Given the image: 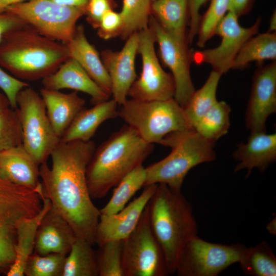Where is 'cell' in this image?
I'll use <instances>...</instances> for the list:
<instances>
[{
  "instance_id": "f6af8a7d",
  "label": "cell",
  "mask_w": 276,
  "mask_h": 276,
  "mask_svg": "<svg viewBox=\"0 0 276 276\" xmlns=\"http://www.w3.org/2000/svg\"><path fill=\"white\" fill-rule=\"evenodd\" d=\"M27 0H0V13L5 12L10 6Z\"/></svg>"
},
{
  "instance_id": "8992f818",
  "label": "cell",
  "mask_w": 276,
  "mask_h": 276,
  "mask_svg": "<svg viewBox=\"0 0 276 276\" xmlns=\"http://www.w3.org/2000/svg\"><path fill=\"white\" fill-rule=\"evenodd\" d=\"M118 116L151 144H160L170 133L194 129L183 108L174 98L151 101L127 99L121 105Z\"/></svg>"
},
{
  "instance_id": "f1b7e54d",
  "label": "cell",
  "mask_w": 276,
  "mask_h": 276,
  "mask_svg": "<svg viewBox=\"0 0 276 276\" xmlns=\"http://www.w3.org/2000/svg\"><path fill=\"white\" fill-rule=\"evenodd\" d=\"M146 180L145 168L141 164L124 176L116 185L107 204L100 210V215H109L123 209Z\"/></svg>"
},
{
  "instance_id": "ee69618b",
  "label": "cell",
  "mask_w": 276,
  "mask_h": 276,
  "mask_svg": "<svg viewBox=\"0 0 276 276\" xmlns=\"http://www.w3.org/2000/svg\"><path fill=\"white\" fill-rule=\"evenodd\" d=\"M53 2L64 6L78 8L84 12L89 0H52Z\"/></svg>"
},
{
  "instance_id": "5bb4252c",
  "label": "cell",
  "mask_w": 276,
  "mask_h": 276,
  "mask_svg": "<svg viewBox=\"0 0 276 276\" xmlns=\"http://www.w3.org/2000/svg\"><path fill=\"white\" fill-rule=\"evenodd\" d=\"M149 26L154 34L160 58L173 78L174 99L183 108L195 90L190 75L192 52L189 42L166 32L151 15Z\"/></svg>"
},
{
  "instance_id": "4fadbf2b",
  "label": "cell",
  "mask_w": 276,
  "mask_h": 276,
  "mask_svg": "<svg viewBox=\"0 0 276 276\" xmlns=\"http://www.w3.org/2000/svg\"><path fill=\"white\" fill-rule=\"evenodd\" d=\"M261 19L254 25L244 28L238 21V17L228 11L217 26L215 35L221 38L220 43L213 49L192 53V62L197 64L207 63L221 75L232 69L234 60L244 44L258 32Z\"/></svg>"
},
{
  "instance_id": "ab89813d",
  "label": "cell",
  "mask_w": 276,
  "mask_h": 276,
  "mask_svg": "<svg viewBox=\"0 0 276 276\" xmlns=\"http://www.w3.org/2000/svg\"><path fill=\"white\" fill-rule=\"evenodd\" d=\"M115 0H89L85 14L86 20L94 29H97L104 14L116 7Z\"/></svg>"
},
{
  "instance_id": "7bdbcfd3",
  "label": "cell",
  "mask_w": 276,
  "mask_h": 276,
  "mask_svg": "<svg viewBox=\"0 0 276 276\" xmlns=\"http://www.w3.org/2000/svg\"><path fill=\"white\" fill-rule=\"evenodd\" d=\"M254 0H230L228 11L238 17L247 13L252 7Z\"/></svg>"
},
{
  "instance_id": "30bf717a",
  "label": "cell",
  "mask_w": 276,
  "mask_h": 276,
  "mask_svg": "<svg viewBox=\"0 0 276 276\" xmlns=\"http://www.w3.org/2000/svg\"><path fill=\"white\" fill-rule=\"evenodd\" d=\"M124 276H166L169 274L163 250L152 231L148 203L134 230L124 240Z\"/></svg>"
},
{
  "instance_id": "c3c4849f",
  "label": "cell",
  "mask_w": 276,
  "mask_h": 276,
  "mask_svg": "<svg viewBox=\"0 0 276 276\" xmlns=\"http://www.w3.org/2000/svg\"><path fill=\"white\" fill-rule=\"evenodd\" d=\"M151 2L154 1V0H150Z\"/></svg>"
},
{
  "instance_id": "e575fe53",
  "label": "cell",
  "mask_w": 276,
  "mask_h": 276,
  "mask_svg": "<svg viewBox=\"0 0 276 276\" xmlns=\"http://www.w3.org/2000/svg\"><path fill=\"white\" fill-rule=\"evenodd\" d=\"M66 256L59 254L40 255L33 252L25 268L26 276H62Z\"/></svg>"
},
{
  "instance_id": "4dcf8cb0",
  "label": "cell",
  "mask_w": 276,
  "mask_h": 276,
  "mask_svg": "<svg viewBox=\"0 0 276 276\" xmlns=\"http://www.w3.org/2000/svg\"><path fill=\"white\" fill-rule=\"evenodd\" d=\"M242 271L252 276H275L276 257L265 241L247 247L239 263Z\"/></svg>"
},
{
  "instance_id": "9c48e42d",
  "label": "cell",
  "mask_w": 276,
  "mask_h": 276,
  "mask_svg": "<svg viewBox=\"0 0 276 276\" xmlns=\"http://www.w3.org/2000/svg\"><path fill=\"white\" fill-rule=\"evenodd\" d=\"M16 101L22 145L40 165L47 162L60 139L49 120L40 95L36 90L30 86L24 88L19 92Z\"/></svg>"
},
{
  "instance_id": "83f0119b",
  "label": "cell",
  "mask_w": 276,
  "mask_h": 276,
  "mask_svg": "<svg viewBox=\"0 0 276 276\" xmlns=\"http://www.w3.org/2000/svg\"><path fill=\"white\" fill-rule=\"evenodd\" d=\"M276 59V34L266 32L253 36L242 46L233 63L232 69H242L248 63H259Z\"/></svg>"
},
{
  "instance_id": "60d3db41",
  "label": "cell",
  "mask_w": 276,
  "mask_h": 276,
  "mask_svg": "<svg viewBox=\"0 0 276 276\" xmlns=\"http://www.w3.org/2000/svg\"><path fill=\"white\" fill-rule=\"evenodd\" d=\"M209 0H188L189 25L187 33L189 43L191 44L195 37L198 35L201 16L199 11L202 6Z\"/></svg>"
},
{
  "instance_id": "277c9868",
  "label": "cell",
  "mask_w": 276,
  "mask_h": 276,
  "mask_svg": "<svg viewBox=\"0 0 276 276\" xmlns=\"http://www.w3.org/2000/svg\"><path fill=\"white\" fill-rule=\"evenodd\" d=\"M148 205L152 231L164 252L169 273L173 274L180 250L197 235L192 206L181 191L164 183L157 184Z\"/></svg>"
},
{
  "instance_id": "ac0fdd59",
  "label": "cell",
  "mask_w": 276,
  "mask_h": 276,
  "mask_svg": "<svg viewBox=\"0 0 276 276\" xmlns=\"http://www.w3.org/2000/svg\"><path fill=\"white\" fill-rule=\"evenodd\" d=\"M76 237L67 221L51 205L38 226L34 252L66 256Z\"/></svg>"
},
{
  "instance_id": "8d00e7d4",
  "label": "cell",
  "mask_w": 276,
  "mask_h": 276,
  "mask_svg": "<svg viewBox=\"0 0 276 276\" xmlns=\"http://www.w3.org/2000/svg\"><path fill=\"white\" fill-rule=\"evenodd\" d=\"M22 135L17 108L0 113V152L21 145Z\"/></svg>"
},
{
  "instance_id": "7a4b0ae2",
  "label": "cell",
  "mask_w": 276,
  "mask_h": 276,
  "mask_svg": "<svg viewBox=\"0 0 276 276\" xmlns=\"http://www.w3.org/2000/svg\"><path fill=\"white\" fill-rule=\"evenodd\" d=\"M68 58L65 44L26 25L9 32L0 42V66L24 81L42 80Z\"/></svg>"
},
{
  "instance_id": "603a6c76",
  "label": "cell",
  "mask_w": 276,
  "mask_h": 276,
  "mask_svg": "<svg viewBox=\"0 0 276 276\" xmlns=\"http://www.w3.org/2000/svg\"><path fill=\"white\" fill-rule=\"evenodd\" d=\"M40 95L52 126L60 139L76 116L84 108L85 101L77 91L64 93L42 88Z\"/></svg>"
},
{
  "instance_id": "836d02e7",
  "label": "cell",
  "mask_w": 276,
  "mask_h": 276,
  "mask_svg": "<svg viewBox=\"0 0 276 276\" xmlns=\"http://www.w3.org/2000/svg\"><path fill=\"white\" fill-rule=\"evenodd\" d=\"M97 255L98 276H124L123 241H111L101 246Z\"/></svg>"
},
{
  "instance_id": "3957f363",
  "label": "cell",
  "mask_w": 276,
  "mask_h": 276,
  "mask_svg": "<svg viewBox=\"0 0 276 276\" xmlns=\"http://www.w3.org/2000/svg\"><path fill=\"white\" fill-rule=\"evenodd\" d=\"M146 142L129 125L123 126L95 151L87 165L86 179L92 199L106 196L110 189L151 153Z\"/></svg>"
},
{
  "instance_id": "b9f144b4",
  "label": "cell",
  "mask_w": 276,
  "mask_h": 276,
  "mask_svg": "<svg viewBox=\"0 0 276 276\" xmlns=\"http://www.w3.org/2000/svg\"><path fill=\"white\" fill-rule=\"evenodd\" d=\"M25 24L15 16L6 12L0 13V42L9 32Z\"/></svg>"
},
{
  "instance_id": "2e32d148",
  "label": "cell",
  "mask_w": 276,
  "mask_h": 276,
  "mask_svg": "<svg viewBox=\"0 0 276 276\" xmlns=\"http://www.w3.org/2000/svg\"><path fill=\"white\" fill-rule=\"evenodd\" d=\"M125 40L121 50L105 49L100 53L110 80L112 99L120 105L127 99L129 90L137 78L135 58L138 54L137 33L131 35Z\"/></svg>"
},
{
  "instance_id": "4316f807",
  "label": "cell",
  "mask_w": 276,
  "mask_h": 276,
  "mask_svg": "<svg viewBox=\"0 0 276 276\" xmlns=\"http://www.w3.org/2000/svg\"><path fill=\"white\" fill-rule=\"evenodd\" d=\"M93 246L76 237L66 256L62 276H98L97 255Z\"/></svg>"
},
{
  "instance_id": "8fae6325",
  "label": "cell",
  "mask_w": 276,
  "mask_h": 276,
  "mask_svg": "<svg viewBox=\"0 0 276 276\" xmlns=\"http://www.w3.org/2000/svg\"><path fill=\"white\" fill-rule=\"evenodd\" d=\"M247 247L241 244L211 243L195 236L178 255L175 273L179 276H217L242 260Z\"/></svg>"
},
{
  "instance_id": "44dd1931",
  "label": "cell",
  "mask_w": 276,
  "mask_h": 276,
  "mask_svg": "<svg viewBox=\"0 0 276 276\" xmlns=\"http://www.w3.org/2000/svg\"><path fill=\"white\" fill-rule=\"evenodd\" d=\"M65 44L69 57L74 59L104 91L111 96V85L109 75L100 54L88 40L83 26H77L73 38Z\"/></svg>"
},
{
  "instance_id": "d590c367",
  "label": "cell",
  "mask_w": 276,
  "mask_h": 276,
  "mask_svg": "<svg viewBox=\"0 0 276 276\" xmlns=\"http://www.w3.org/2000/svg\"><path fill=\"white\" fill-rule=\"evenodd\" d=\"M230 0H211L210 6L201 18L198 33V47L203 48L206 42L215 35L219 22L228 12Z\"/></svg>"
},
{
  "instance_id": "5b68a950",
  "label": "cell",
  "mask_w": 276,
  "mask_h": 276,
  "mask_svg": "<svg viewBox=\"0 0 276 276\" xmlns=\"http://www.w3.org/2000/svg\"><path fill=\"white\" fill-rule=\"evenodd\" d=\"M160 144L170 147L171 151L163 159L145 168L144 187L164 183L171 189L181 191L191 169L216 158L215 142L203 137L195 129L170 133Z\"/></svg>"
},
{
  "instance_id": "bcb514c9",
  "label": "cell",
  "mask_w": 276,
  "mask_h": 276,
  "mask_svg": "<svg viewBox=\"0 0 276 276\" xmlns=\"http://www.w3.org/2000/svg\"><path fill=\"white\" fill-rule=\"evenodd\" d=\"M11 107L9 100L4 94L0 92V113Z\"/></svg>"
},
{
  "instance_id": "7c38bea8",
  "label": "cell",
  "mask_w": 276,
  "mask_h": 276,
  "mask_svg": "<svg viewBox=\"0 0 276 276\" xmlns=\"http://www.w3.org/2000/svg\"><path fill=\"white\" fill-rule=\"evenodd\" d=\"M138 54L142 61L140 76L131 85L128 96L142 101H162L174 98L175 84L171 74L161 66L155 50V37L149 27L137 33Z\"/></svg>"
},
{
  "instance_id": "9a60e30c",
  "label": "cell",
  "mask_w": 276,
  "mask_h": 276,
  "mask_svg": "<svg viewBox=\"0 0 276 276\" xmlns=\"http://www.w3.org/2000/svg\"><path fill=\"white\" fill-rule=\"evenodd\" d=\"M276 112V63L255 72L245 111V125L250 132L266 131L269 116Z\"/></svg>"
},
{
  "instance_id": "6da1fadb",
  "label": "cell",
  "mask_w": 276,
  "mask_h": 276,
  "mask_svg": "<svg viewBox=\"0 0 276 276\" xmlns=\"http://www.w3.org/2000/svg\"><path fill=\"white\" fill-rule=\"evenodd\" d=\"M94 142H60L51 154L52 167L40 165L41 195L70 224L77 237L95 244L100 210L88 190L86 169L95 151Z\"/></svg>"
},
{
  "instance_id": "d6986e66",
  "label": "cell",
  "mask_w": 276,
  "mask_h": 276,
  "mask_svg": "<svg viewBox=\"0 0 276 276\" xmlns=\"http://www.w3.org/2000/svg\"><path fill=\"white\" fill-rule=\"evenodd\" d=\"M43 88L60 90L70 89L88 95L95 105L109 99L104 91L73 58H67L54 73L42 80Z\"/></svg>"
},
{
  "instance_id": "e0dca14e",
  "label": "cell",
  "mask_w": 276,
  "mask_h": 276,
  "mask_svg": "<svg viewBox=\"0 0 276 276\" xmlns=\"http://www.w3.org/2000/svg\"><path fill=\"white\" fill-rule=\"evenodd\" d=\"M157 184L146 187L141 194L118 213L100 215L95 244L98 246L111 241H123L136 226L142 214L155 193Z\"/></svg>"
},
{
  "instance_id": "ba28073f",
  "label": "cell",
  "mask_w": 276,
  "mask_h": 276,
  "mask_svg": "<svg viewBox=\"0 0 276 276\" xmlns=\"http://www.w3.org/2000/svg\"><path fill=\"white\" fill-rule=\"evenodd\" d=\"M5 12L19 19L40 35L66 44L73 38L84 11L52 0H27L9 7Z\"/></svg>"
},
{
  "instance_id": "484cf974",
  "label": "cell",
  "mask_w": 276,
  "mask_h": 276,
  "mask_svg": "<svg viewBox=\"0 0 276 276\" xmlns=\"http://www.w3.org/2000/svg\"><path fill=\"white\" fill-rule=\"evenodd\" d=\"M151 12L166 32L188 40V0H154L151 3Z\"/></svg>"
},
{
  "instance_id": "f546056e",
  "label": "cell",
  "mask_w": 276,
  "mask_h": 276,
  "mask_svg": "<svg viewBox=\"0 0 276 276\" xmlns=\"http://www.w3.org/2000/svg\"><path fill=\"white\" fill-rule=\"evenodd\" d=\"M221 75L213 70L203 86L194 92L183 108L193 128L218 101L217 90Z\"/></svg>"
},
{
  "instance_id": "ffe728a7",
  "label": "cell",
  "mask_w": 276,
  "mask_h": 276,
  "mask_svg": "<svg viewBox=\"0 0 276 276\" xmlns=\"http://www.w3.org/2000/svg\"><path fill=\"white\" fill-rule=\"evenodd\" d=\"M233 153L234 158L239 163L234 172L247 170L248 177L254 169L261 172L276 160V134L266 131L250 132L246 143H240Z\"/></svg>"
},
{
  "instance_id": "d6a6232c",
  "label": "cell",
  "mask_w": 276,
  "mask_h": 276,
  "mask_svg": "<svg viewBox=\"0 0 276 276\" xmlns=\"http://www.w3.org/2000/svg\"><path fill=\"white\" fill-rule=\"evenodd\" d=\"M151 3L150 0H122L119 12L123 22L120 37L123 40L149 27Z\"/></svg>"
},
{
  "instance_id": "cb8c5ba5",
  "label": "cell",
  "mask_w": 276,
  "mask_h": 276,
  "mask_svg": "<svg viewBox=\"0 0 276 276\" xmlns=\"http://www.w3.org/2000/svg\"><path fill=\"white\" fill-rule=\"evenodd\" d=\"M118 105L112 99L95 104L90 108H83L66 130L60 141H90L104 122L118 116Z\"/></svg>"
},
{
  "instance_id": "7402d4cb",
  "label": "cell",
  "mask_w": 276,
  "mask_h": 276,
  "mask_svg": "<svg viewBox=\"0 0 276 276\" xmlns=\"http://www.w3.org/2000/svg\"><path fill=\"white\" fill-rule=\"evenodd\" d=\"M39 167L22 144L0 152V174L17 185L38 188L40 185Z\"/></svg>"
},
{
  "instance_id": "52a82bcc",
  "label": "cell",
  "mask_w": 276,
  "mask_h": 276,
  "mask_svg": "<svg viewBox=\"0 0 276 276\" xmlns=\"http://www.w3.org/2000/svg\"><path fill=\"white\" fill-rule=\"evenodd\" d=\"M41 183L36 189H30L0 174V272L7 274L13 263L19 224L41 210Z\"/></svg>"
},
{
  "instance_id": "74e56055",
  "label": "cell",
  "mask_w": 276,
  "mask_h": 276,
  "mask_svg": "<svg viewBox=\"0 0 276 276\" xmlns=\"http://www.w3.org/2000/svg\"><path fill=\"white\" fill-rule=\"evenodd\" d=\"M123 22L120 12L114 9L106 12L101 18L97 28L98 36L104 40L120 36Z\"/></svg>"
},
{
  "instance_id": "1f68e13d",
  "label": "cell",
  "mask_w": 276,
  "mask_h": 276,
  "mask_svg": "<svg viewBox=\"0 0 276 276\" xmlns=\"http://www.w3.org/2000/svg\"><path fill=\"white\" fill-rule=\"evenodd\" d=\"M231 110L225 102L217 101L197 122L194 129L203 137L215 142L228 132Z\"/></svg>"
},
{
  "instance_id": "f35d334b",
  "label": "cell",
  "mask_w": 276,
  "mask_h": 276,
  "mask_svg": "<svg viewBox=\"0 0 276 276\" xmlns=\"http://www.w3.org/2000/svg\"><path fill=\"white\" fill-rule=\"evenodd\" d=\"M29 86L26 81L10 75L0 66V88L8 98L11 108H17L16 99L19 92Z\"/></svg>"
},
{
  "instance_id": "d4e9b609",
  "label": "cell",
  "mask_w": 276,
  "mask_h": 276,
  "mask_svg": "<svg viewBox=\"0 0 276 276\" xmlns=\"http://www.w3.org/2000/svg\"><path fill=\"white\" fill-rule=\"evenodd\" d=\"M42 206L34 216L23 219L19 224L16 235L15 258L8 276H24L26 263L34 252L36 235L41 220L51 205L50 201L41 195Z\"/></svg>"
},
{
  "instance_id": "7dc6e473",
  "label": "cell",
  "mask_w": 276,
  "mask_h": 276,
  "mask_svg": "<svg viewBox=\"0 0 276 276\" xmlns=\"http://www.w3.org/2000/svg\"><path fill=\"white\" fill-rule=\"evenodd\" d=\"M276 30V13L274 10L270 18L269 29L267 32H274Z\"/></svg>"
}]
</instances>
